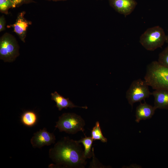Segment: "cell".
I'll return each instance as SVG.
<instances>
[{
	"instance_id": "1",
	"label": "cell",
	"mask_w": 168,
	"mask_h": 168,
	"mask_svg": "<svg viewBox=\"0 0 168 168\" xmlns=\"http://www.w3.org/2000/svg\"><path fill=\"white\" fill-rule=\"evenodd\" d=\"M49 155L54 163L49 168H83L87 163L82 146L69 137L58 141L49 149Z\"/></svg>"
},
{
	"instance_id": "2",
	"label": "cell",
	"mask_w": 168,
	"mask_h": 168,
	"mask_svg": "<svg viewBox=\"0 0 168 168\" xmlns=\"http://www.w3.org/2000/svg\"><path fill=\"white\" fill-rule=\"evenodd\" d=\"M144 80L153 89L168 90V68L152 62L147 67Z\"/></svg>"
},
{
	"instance_id": "3",
	"label": "cell",
	"mask_w": 168,
	"mask_h": 168,
	"mask_svg": "<svg viewBox=\"0 0 168 168\" xmlns=\"http://www.w3.org/2000/svg\"><path fill=\"white\" fill-rule=\"evenodd\" d=\"M56 128L59 132H64L69 134H74L79 131L83 132L85 123L80 116L72 113H64L58 117L56 122Z\"/></svg>"
},
{
	"instance_id": "4",
	"label": "cell",
	"mask_w": 168,
	"mask_h": 168,
	"mask_svg": "<svg viewBox=\"0 0 168 168\" xmlns=\"http://www.w3.org/2000/svg\"><path fill=\"white\" fill-rule=\"evenodd\" d=\"M166 37L163 29L156 26L147 29L140 36L139 42L146 50L153 51L162 46Z\"/></svg>"
},
{
	"instance_id": "5",
	"label": "cell",
	"mask_w": 168,
	"mask_h": 168,
	"mask_svg": "<svg viewBox=\"0 0 168 168\" xmlns=\"http://www.w3.org/2000/svg\"><path fill=\"white\" fill-rule=\"evenodd\" d=\"M19 46L15 37L5 33L0 38V59L5 62L14 61L19 55Z\"/></svg>"
},
{
	"instance_id": "6",
	"label": "cell",
	"mask_w": 168,
	"mask_h": 168,
	"mask_svg": "<svg viewBox=\"0 0 168 168\" xmlns=\"http://www.w3.org/2000/svg\"><path fill=\"white\" fill-rule=\"evenodd\" d=\"M145 80L139 78L133 81L126 92V98L133 107V104L141 102L152 95Z\"/></svg>"
},
{
	"instance_id": "7",
	"label": "cell",
	"mask_w": 168,
	"mask_h": 168,
	"mask_svg": "<svg viewBox=\"0 0 168 168\" xmlns=\"http://www.w3.org/2000/svg\"><path fill=\"white\" fill-rule=\"evenodd\" d=\"M55 140L54 133H49L44 128L34 133L30 141L33 147L41 148L54 143Z\"/></svg>"
},
{
	"instance_id": "8",
	"label": "cell",
	"mask_w": 168,
	"mask_h": 168,
	"mask_svg": "<svg viewBox=\"0 0 168 168\" xmlns=\"http://www.w3.org/2000/svg\"><path fill=\"white\" fill-rule=\"evenodd\" d=\"M26 12L22 11L18 14L15 22L7 26L8 28H12L14 32L18 36L21 40L25 42L27 30L31 22L28 21L24 17Z\"/></svg>"
},
{
	"instance_id": "9",
	"label": "cell",
	"mask_w": 168,
	"mask_h": 168,
	"mask_svg": "<svg viewBox=\"0 0 168 168\" xmlns=\"http://www.w3.org/2000/svg\"><path fill=\"white\" fill-rule=\"evenodd\" d=\"M110 5L117 12L125 16L133 11L137 5L135 0H108Z\"/></svg>"
},
{
	"instance_id": "10",
	"label": "cell",
	"mask_w": 168,
	"mask_h": 168,
	"mask_svg": "<svg viewBox=\"0 0 168 168\" xmlns=\"http://www.w3.org/2000/svg\"><path fill=\"white\" fill-rule=\"evenodd\" d=\"M156 108L145 102L140 104L137 107L136 110V122L151 119L154 115Z\"/></svg>"
},
{
	"instance_id": "11",
	"label": "cell",
	"mask_w": 168,
	"mask_h": 168,
	"mask_svg": "<svg viewBox=\"0 0 168 168\" xmlns=\"http://www.w3.org/2000/svg\"><path fill=\"white\" fill-rule=\"evenodd\" d=\"M152 95L154 98V106L156 109H168V90H155Z\"/></svg>"
},
{
	"instance_id": "12",
	"label": "cell",
	"mask_w": 168,
	"mask_h": 168,
	"mask_svg": "<svg viewBox=\"0 0 168 168\" xmlns=\"http://www.w3.org/2000/svg\"><path fill=\"white\" fill-rule=\"evenodd\" d=\"M51 100L55 101L56 107L59 111L61 110L63 108L67 109L68 108L72 109L75 107H79L85 109H87L86 106L81 107L75 105L68 98H64L56 91L51 93Z\"/></svg>"
},
{
	"instance_id": "13",
	"label": "cell",
	"mask_w": 168,
	"mask_h": 168,
	"mask_svg": "<svg viewBox=\"0 0 168 168\" xmlns=\"http://www.w3.org/2000/svg\"><path fill=\"white\" fill-rule=\"evenodd\" d=\"M37 120V115L32 111L28 110L24 112L21 117V121L25 125L32 127L35 125Z\"/></svg>"
},
{
	"instance_id": "14",
	"label": "cell",
	"mask_w": 168,
	"mask_h": 168,
	"mask_svg": "<svg viewBox=\"0 0 168 168\" xmlns=\"http://www.w3.org/2000/svg\"><path fill=\"white\" fill-rule=\"evenodd\" d=\"M93 141V139L91 137H87L86 136L85 138H82L80 140L77 141L78 143H81L83 145L84 147V155L86 159L90 158L93 156V148L92 151L91 147Z\"/></svg>"
},
{
	"instance_id": "15",
	"label": "cell",
	"mask_w": 168,
	"mask_h": 168,
	"mask_svg": "<svg viewBox=\"0 0 168 168\" xmlns=\"http://www.w3.org/2000/svg\"><path fill=\"white\" fill-rule=\"evenodd\" d=\"M91 137L94 141L100 140L102 142H106L107 139L103 135L99 121L96 123L95 125L93 127L91 132Z\"/></svg>"
},
{
	"instance_id": "16",
	"label": "cell",
	"mask_w": 168,
	"mask_h": 168,
	"mask_svg": "<svg viewBox=\"0 0 168 168\" xmlns=\"http://www.w3.org/2000/svg\"><path fill=\"white\" fill-rule=\"evenodd\" d=\"M157 61L161 64L168 68V46L159 54Z\"/></svg>"
},
{
	"instance_id": "17",
	"label": "cell",
	"mask_w": 168,
	"mask_h": 168,
	"mask_svg": "<svg viewBox=\"0 0 168 168\" xmlns=\"http://www.w3.org/2000/svg\"><path fill=\"white\" fill-rule=\"evenodd\" d=\"M13 4L11 0H0V12L1 13L7 14L8 10L12 8Z\"/></svg>"
},
{
	"instance_id": "18",
	"label": "cell",
	"mask_w": 168,
	"mask_h": 168,
	"mask_svg": "<svg viewBox=\"0 0 168 168\" xmlns=\"http://www.w3.org/2000/svg\"><path fill=\"white\" fill-rule=\"evenodd\" d=\"M12 8L19 7L24 4H27L35 2L33 0H11Z\"/></svg>"
},
{
	"instance_id": "19",
	"label": "cell",
	"mask_w": 168,
	"mask_h": 168,
	"mask_svg": "<svg viewBox=\"0 0 168 168\" xmlns=\"http://www.w3.org/2000/svg\"><path fill=\"white\" fill-rule=\"evenodd\" d=\"M6 21L4 15H2L0 16V32L5 30Z\"/></svg>"
},
{
	"instance_id": "20",
	"label": "cell",
	"mask_w": 168,
	"mask_h": 168,
	"mask_svg": "<svg viewBox=\"0 0 168 168\" xmlns=\"http://www.w3.org/2000/svg\"><path fill=\"white\" fill-rule=\"evenodd\" d=\"M166 42L168 44V34L167 35H166Z\"/></svg>"
},
{
	"instance_id": "21",
	"label": "cell",
	"mask_w": 168,
	"mask_h": 168,
	"mask_svg": "<svg viewBox=\"0 0 168 168\" xmlns=\"http://www.w3.org/2000/svg\"><path fill=\"white\" fill-rule=\"evenodd\" d=\"M68 0H52V1L57 2V1H65Z\"/></svg>"
},
{
	"instance_id": "22",
	"label": "cell",
	"mask_w": 168,
	"mask_h": 168,
	"mask_svg": "<svg viewBox=\"0 0 168 168\" xmlns=\"http://www.w3.org/2000/svg\"><path fill=\"white\" fill-rule=\"evenodd\" d=\"M45 0L48 1H52V0Z\"/></svg>"
}]
</instances>
